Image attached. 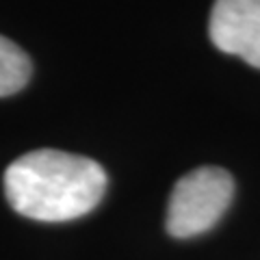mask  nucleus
<instances>
[{
    "instance_id": "nucleus-1",
    "label": "nucleus",
    "mask_w": 260,
    "mask_h": 260,
    "mask_svg": "<svg viewBox=\"0 0 260 260\" xmlns=\"http://www.w3.org/2000/svg\"><path fill=\"white\" fill-rule=\"evenodd\" d=\"M107 174L95 160L61 150H35L5 172V195L15 213L35 221H72L100 204Z\"/></svg>"
},
{
    "instance_id": "nucleus-4",
    "label": "nucleus",
    "mask_w": 260,
    "mask_h": 260,
    "mask_svg": "<svg viewBox=\"0 0 260 260\" xmlns=\"http://www.w3.org/2000/svg\"><path fill=\"white\" fill-rule=\"evenodd\" d=\"M32 74L28 54L18 44L0 35V98L22 91Z\"/></svg>"
},
{
    "instance_id": "nucleus-3",
    "label": "nucleus",
    "mask_w": 260,
    "mask_h": 260,
    "mask_svg": "<svg viewBox=\"0 0 260 260\" xmlns=\"http://www.w3.org/2000/svg\"><path fill=\"white\" fill-rule=\"evenodd\" d=\"M208 35L217 50L260 70V0H215Z\"/></svg>"
},
{
    "instance_id": "nucleus-2",
    "label": "nucleus",
    "mask_w": 260,
    "mask_h": 260,
    "mask_svg": "<svg viewBox=\"0 0 260 260\" xmlns=\"http://www.w3.org/2000/svg\"><path fill=\"white\" fill-rule=\"evenodd\" d=\"M234 198V180L221 167H198L176 182L167 204V232L176 239L200 237L219 223Z\"/></svg>"
}]
</instances>
